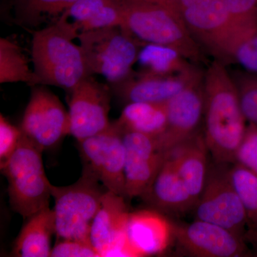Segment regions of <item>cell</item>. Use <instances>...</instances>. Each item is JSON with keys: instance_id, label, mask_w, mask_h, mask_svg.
Returning <instances> with one entry per match:
<instances>
[{"instance_id": "1", "label": "cell", "mask_w": 257, "mask_h": 257, "mask_svg": "<svg viewBox=\"0 0 257 257\" xmlns=\"http://www.w3.org/2000/svg\"><path fill=\"white\" fill-rule=\"evenodd\" d=\"M204 133L208 151L216 164L234 163L246 126L237 89L224 64L216 60L204 73Z\"/></svg>"}, {"instance_id": "2", "label": "cell", "mask_w": 257, "mask_h": 257, "mask_svg": "<svg viewBox=\"0 0 257 257\" xmlns=\"http://www.w3.org/2000/svg\"><path fill=\"white\" fill-rule=\"evenodd\" d=\"M79 30L65 13L53 25L33 32L32 61L38 85H51L71 92L88 74L80 45Z\"/></svg>"}, {"instance_id": "3", "label": "cell", "mask_w": 257, "mask_h": 257, "mask_svg": "<svg viewBox=\"0 0 257 257\" xmlns=\"http://www.w3.org/2000/svg\"><path fill=\"white\" fill-rule=\"evenodd\" d=\"M122 28L145 44L172 47L193 62L204 60L200 45L178 12L160 0H116Z\"/></svg>"}, {"instance_id": "4", "label": "cell", "mask_w": 257, "mask_h": 257, "mask_svg": "<svg viewBox=\"0 0 257 257\" xmlns=\"http://www.w3.org/2000/svg\"><path fill=\"white\" fill-rule=\"evenodd\" d=\"M42 150L23 135L1 170L8 182L10 206L24 218L49 207L52 184L42 162Z\"/></svg>"}, {"instance_id": "5", "label": "cell", "mask_w": 257, "mask_h": 257, "mask_svg": "<svg viewBox=\"0 0 257 257\" xmlns=\"http://www.w3.org/2000/svg\"><path fill=\"white\" fill-rule=\"evenodd\" d=\"M78 39L89 75L102 76L110 85L133 75L145 44L120 26L80 32Z\"/></svg>"}, {"instance_id": "6", "label": "cell", "mask_w": 257, "mask_h": 257, "mask_svg": "<svg viewBox=\"0 0 257 257\" xmlns=\"http://www.w3.org/2000/svg\"><path fill=\"white\" fill-rule=\"evenodd\" d=\"M100 182L84 168L82 177L72 185H52L55 202L56 234L61 239L90 241L91 228L101 207L103 190Z\"/></svg>"}, {"instance_id": "7", "label": "cell", "mask_w": 257, "mask_h": 257, "mask_svg": "<svg viewBox=\"0 0 257 257\" xmlns=\"http://www.w3.org/2000/svg\"><path fill=\"white\" fill-rule=\"evenodd\" d=\"M194 209L196 219L208 221L245 239L248 218L229 176L226 165L208 170L207 180Z\"/></svg>"}, {"instance_id": "8", "label": "cell", "mask_w": 257, "mask_h": 257, "mask_svg": "<svg viewBox=\"0 0 257 257\" xmlns=\"http://www.w3.org/2000/svg\"><path fill=\"white\" fill-rule=\"evenodd\" d=\"M22 132L42 151L54 148L70 133L69 111L45 85L32 87Z\"/></svg>"}, {"instance_id": "9", "label": "cell", "mask_w": 257, "mask_h": 257, "mask_svg": "<svg viewBox=\"0 0 257 257\" xmlns=\"http://www.w3.org/2000/svg\"><path fill=\"white\" fill-rule=\"evenodd\" d=\"M166 109L167 127L157 141L158 150L168 153L197 135L204 119V74L199 69L182 90L166 102Z\"/></svg>"}, {"instance_id": "10", "label": "cell", "mask_w": 257, "mask_h": 257, "mask_svg": "<svg viewBox=\"0 0 257 257\" xmlns=\"http://www.w3.org/2000/svg\"><path fill=\"white\" fill-rule=\"evenodd\" d=\"M84 168L106 190L125 197V148L123 133L115 122L102 133L79 142Z\"/></svg>"}, {"instance_id": "11", "label": "cell", "mask_w": 257, "mask_h": 257, "mask_svg": "<svg viewBox=\"0 0 257 257\" xmlns=\"http://www.w3.org/2000/svg\"><path fill=\"white\" fill-rule=\"evenodd\" d=\"M70 133L77 141L94 136L109 127L111 89L87 76L70 92Z\"/></svg>"}, {"instance_id": "12", "label": "cell", "mask_w": 257, "mask_h": 257, "mask_svg": "<svg viewBox=\"0 0 257 257\" xmlns=\"http://www.w3.org/2000/svg\"><path fill=\"white\" fill-rule=\"evenodd\" d=\"M173 234L179 247L191 256L240 257L248 253L244 238L208 221L173 224Z\"/></svg>"}, {"instance_id": "13", "label": "cell", "mask_w": 257, "mask_h": 257, "mask_svg": "<svg viewBox=\"0 0 257 257\" xmlns=\"http://www.w3.org/2000/svg\"><path fill=\"white\" fill-rule=\"evenodd\" d=\"M125 148V197L145 196L168 157L160 152L157 138L135 133H123Z\"/></svg>"}, {"instance_id": "14", "label": "cell", "mask_w": 257, "mask_h": 257, "mask_svg": "<svg viewBox=\"0 0 257 257\" xmlns=\"http://www.w3.org/2000/svg\"><path fill=\"white\" fill-rule=\"evenodd\" d=\"M124 198L108 190L103 196L90 232L99 256H134L126 236L130 213Z\"/></svg>"}, {"instance_id": "15", "label": "cell", "mask_w": 257, "mask_h": 257, "mask_svg": "<svg viewBox=\"0 0 257 257\" xmlns=\"http://www.w3.org/2000/svg\"><path fill=\"white\" fill-rule=\"evenodd\" d=\"M194 38L214 55L235 27L248 19L230 13L223 5L214 2H202L177 10Z\"/></svg>"}, {"instance_id": "16", "label": "cell", "mask_w": 257, "mask_h": 257, "mask_svg": "<svg viewBox=\"0 0 257 257\" xmlns=\"http://www.w3.org/2000/svg\"><path fill=\"white\" fill-rule=\"evenodd\" d=\"M199 69L193 66L187 72L174 75L134 72L124 82L110 85L116 96L126 102L166 103L186 87Z\"/></svg>"}, {"instance_id": "17", "label": "cell", "mask_w": 257, "mask_h": 257, "mask_svg": "<svg viewBox=\"0 0 257 257\" xmlns=\"http://www.w3.org/2000/svg\"><path fill=\"white\" fill-rule=\"evenodd\" d=\"M126 236L134 256L165 252L174 238L173 224L155 211L130 213Z\"/></svg>"}, {"instance_id": "18", "label": "cell", "mask_w": 257, "mask_h": 257, "mask_svg": "<svg viewBox=\"0 0 257 257\" xmlns=\"http://www.w3.org/2000/svg\"><path fill=\"white\" fill-rule=\"evenodd\" d=\"M207 152L204 135L197 133L188 141L167 153L175 163L195 205L207 180L209 170Z\"/></svg>"}, {"instance_id": "19", "label": "cell", "mask_w": 257, "mask_h": 257, "mask_svg": "<svg viewBox=\"0 0 257 257\" xmlns=\"http://www.w3.org/2000/svg\"><path fill=\"white\" fill-rule=\"evenodd\" d=\"M143 197L154 207L166 212L181 214L195 206L175 163L169 157Z\"/></svg>"}, {"instance_id": "20", "label": "cell", "mask_w": 257, "mask_h": 257, "mask_svg": "<svg viewBox=\"0 0 257 257\" xmlns=\"http://www.w3.org/2000/svg\"><path fill=\"white\" fill-rule=\"evenodd\" d=\"M56 234L55 213L50 207L30 216L15 241V256L48 257L51 256V240Z\"/></svg>"}, {"instance_id": "21", "label": "cell", "mask_w": 257, "mask_h": 257, "mask_svg": "<svg viewBox=\"0 0 257 257\" xmlns=\"http://www.w3.org/2000/svg\"><path fill=\"white\" fill-rule=\"evenodd\" d=\"M64 13L79 28V32L123 27L122 13L116 0H77Z\"/></svg>"}, {"instance_id": "22", "label": "cell", "mask_w": 257, "mask_h": 257, "mask_svg": "<svg viewBox=\"0 0 257 257\" xmlns=\"http://www.w3.org/2000/svg\"><path fill=\"white\" fill-rule=\"evenodd\" d=\"M219 61H235L257 74V18L236 25L216 55Z\"/></svg>"}, {"instance_id": "23", "label": "cell", "mask_w": 257, "mask_h": 257, "mask_svg": "<svg viewBox=\"0 0 257 257\" xmlns=\"http://www.w3.org/2000/svg\"><path fill=\"white\" fill-rule=\"evenodd\" d=\"M114 122L123 133L135 132L157 138L167 127L166 103H128Z\"/></svg>"}, {"instance_id": "24", "label": "cell", "mask_w": 257, "mask_h": 257, "mask_svg": "<svg viewBox=\"0 0 257 257\" xmlns=\"http://www.w3.org/2000/svg\"><path fill=\"white\" fill-rule=\"evenodd\" d=\"M138 62L143 72L158 75L183 73L194 66L175 49L157 44H144Z\"/></svg>"}, {"instance_id": "25", "label": "cell", "mask_w": 257, "mask_h": 257, "mask_svg": "<svg viewBox=\"0 0 257 257\" xmlns=\"http://www.w3.org/2000/svg\"><path fill=\"white\" fill-rule=\"evenodd\" d=\"M26 83L30 87L38 85L34 71L30 70L26 57L16 42L0 39V83Z\"/></svg>"}, {"instance_id": "26", "label": "cell", "mask_w": 257, "mask_h": 257, "mask_svg": "<svg viewBox=\"0 0 257 257\" xmlns=\"http://www.w3.org/2000/svg\"><path fill=\"white\" fill-rule=\"evenodd\" d=\"M77 0H14L19 21L36 26L49 17L61 16Z\"/></svg>"}, {"instance_id": "27", "label": "cell", "mask_w": 257, "mask_h": 257, "mask_svg": "<svg viewBox=\"0 0 257 257\" xmlns=\"http://www.w3.org/2000/svg\"><path fill=\"white\" fill-rule=\"evenodd\" d=\"M229 176L246 211L248 227L257 226V175L234 163L229 169Z\"/></svg>"}, {"instance_id": "28", "label": "cell", "mask_w": 257, "mask_h": 257, "mask_svg": "<svg viewBox=\"0 0 257 257\" xmlns=\"http://www.w3.org/2000/svg\"><path fill=\"white\" fill-rule=\"evenodd\" d=\"M232 77L237 89L243 116L249 124L257 127V77L236 73Z\"/></svg>"}, {"instance_id": "29", "label": "cell", "mask_w": 257, "mask_h": 257, "mask_svg": "<svg viewBox=\"0 0 257 257\" xmlns=\"http://www.w3.org/2000/svg\"><path fill=\"white\" fill-rule=\"evenodd\" d=\"M234 163L239 164L257 175V127L249 124L237 150L235 152Z\"/></svg>"}, {"instance_id": "30", "label": "cell", "mask_w": 257, "mask_h": 257, "mask_svg": "<svg viewBox=\"0 0 257 257\" xmlns=\"http://www.w3.org/2000/svg\"><path fill=\"white\" fill-rule=\"evenodd\" d=\"M202 2L219 3L230 13L239 18H247L257 15V0H177L172 5V8L178 10Z\"/></svg>"}, {"instance_id": "31", "label": "cell", "mask_w": 257, "mask_h": 257, "mask_svg": "<svg viewBox=\"0 0 257 257\" xmlns=\"http://www.w3.org/2000/svg\"><path fill=\"white\" fill-rule=\"evenodd\" d=\"M23 137L21 128L17 127L1 114L0 116V165H4L13 155Z\"/></svg>"}, {"instance_id": "32", "label": "cell", "mask_w": 257, "mask_h": 257, "mask_svg": "<svg viewBox=\"0 0 257 257\" xmlns=\"http://www.w3.org/2000/svg\"><path fill=\"white\" fill-rule=\"evenodd\" d=\"M50 256L99 257V255L90 241L61 239L52 248Z\"/></svg>"}, {"instance_id": "33", "label": "cell", "mask_w": 257, "mask_h": 257, "mask_svg": "<svg viewBox=\"0 0 257 257\" xmlns=\"http://www.w3.org/2000/svg\"><path fill=\"white\" fill-rule=\"evenodd\" d=\"M245 239L248 240L251 243L257 253V226L248 227V231H246L245 235Z\"/></svg>"}, {"instance_id": "34", "label": "cell", "mask_w": 257, "mask_h": 257, "mask_svg": "<svg viewBox=\"0 0 257 257\" xmlns=\"http://www.w3.org/2000/svg\"><path fill=\"white\" fill-rule=\"evenodd\" d=\"M160 1L165 3V4L168 5L169 6L172 7L173 3H175L177 0H160Z\"/></svg>"}]
</instances>
